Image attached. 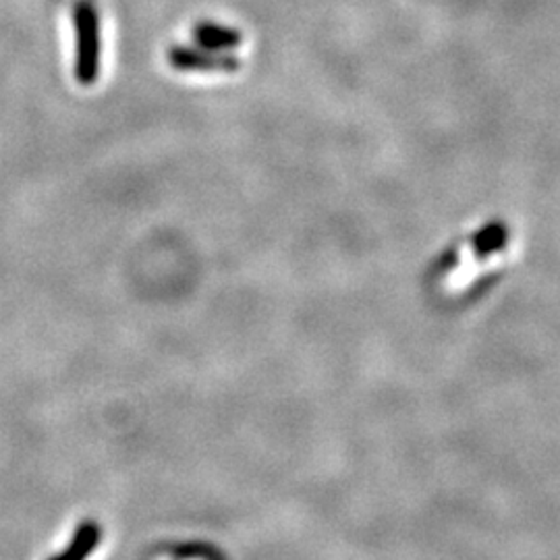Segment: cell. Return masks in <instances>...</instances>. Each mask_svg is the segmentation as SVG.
<instances>
[{"mask_svg":"<svg viewBox=\"0 0 560 560\" xmlns=\"http://www.w3.org/2000/svg\"><path fill=\"white\" fill-rule=\"evenodd\" d=\"M171 67L179 71H237L240 60L233 55H222L206 48L175 46L168 50Z\"/></svg>","mask_w":560,"mask_h":560,"instance_id":"obj_2","label":"cell"},{"mask_svg":"<svg viewBox=\"0 0 560 560\" xmlns=\"http://www.w3.org/2000/svg\"><path fill=\"white\" fill-rule=\"evenodd\" d=\"M194 36H196V42L200 44L201 48L214 50V52L235 48L243 40V36H241L237 30L226 27V25H221V23H212V21H201V23H198V27L194 30Z\"/></svg>","mask_w":560,"mask_h":560,"instance_id":"obj_3","label":"cell"},{"mask_svg":"<svg viewBox=\"0 0 560 560\" xmlns=\"http://www.w3.org/2000/svg\"><path fill=\"white\" fill-rule=\"evenodd\" d=\"M101 541V527L96 521H83L69 548L52 560H85Z\"/></svg>","mask_w":560,"mask_h":560,"instance_id":"obj_4","label":"cell"},{"mask_svg":"<svg viewBox=\"0 0 560 560\" xmlns=\"http://www.w3.org/2000/svg\"><path fill=\"white\" fill-rule=\"evenodd\" d=\"M78 34V67L75 75L81 85H92L101 71V20L92 2L81 0L73 11Z\"/></svg>","mask_w":560,"mask_h":560,"instance_id":"obj_1","label":"cell"},{"mask_svg":"<svg viewBox=\"0 0 560 560\" xmlns=\"http://www.w3.org/2000/svg\"><path fill=\"white\" fill-rule=\"evenodd\" d=\"M506 243H509V229L502 222H492L474 235L471 247L480 260H486L488 256L502 252Z\"/></svg>","mask_w":560,"mask_h":560,"instance_id":"obj_5","label":"cell"}]
</instances>
